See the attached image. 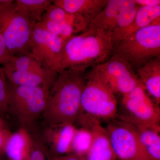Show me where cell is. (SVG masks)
<instances>
[{"mask_svg":"<svg viewBox=\"0 0 160 160\" xmlns=\"http://www.w3.org/2000/svg\"><path fill=\"white\" fill-rule=\"evenodd\" d=\"M86 68L74 67L60 72L52 86L42 116L48 126L73 125L81 108Z\"/></svg>","mask_w":160,"mask_h":160,"instance_id":"6da1fadb","label":"cell"},{"mask_svg":"<svg viewBox=\"0 0 160 160\" xmlns=\"http://www.w3.org/2000/svg\"><path fill=\"white\" fill-rule=\"evenodd\" d=\"M113 48L111 33L87 29L64 42L61 72L71 67L88 69L100 65L111 57Z\"/></svg>","mask_w":160,"mask_h":160,"instance_id":"7a4b0ae2","label":"cell"},{"mask_svg":"<svg viewBox=\"0 0 160 160\" xmlns=\"http://www.w3.org/2000/svg\"><path fill=\"white\" fill-rule=\"evenodd\" d=\"M112 55L125 61L133 70L160 57V24L150 25L124 38Z\"/></svg>","mask_w":160,"mask_h":160,"instance_id":"3957f363","label":"cell"},{"mask_svg":"<svg viewBox=\"0 0 160 160\" xmlns=\"http://www.w3.org/2000/svg\"><path fill=\"white\" fill-rule=\"evenodd\" d=\"M86 79L79 113L89 115L100 120L108 121L116 118L118 109L115 95L94 67L86 73Z\"/></svg>","mask_w":160,"mask_h":160,"instance_id":"277c9868","label":"cell"},{"mask_svg":"<svg viewBox=\"0 0 160 160\" xmlns=\"http://www.w3.org/2000/svg\"><path fill=\"white\" fill-rule=\"evenodd\" d=\"M9 112L16 116L23 127L31 126L46 108L50 87L8 84Z\"/></svg>","mask_w":160,"mask_h":160,"instance_id":"5b68a950","label":"cell"},{"mask_svg":"<svg viewBox=\"0 0 160 160\" xmlns=\"http://www.w3.org/2000/svg\"><path fill=\"white\" fill-rule=\"evenodd\" d=\"M34 25L18 11L15 2L0 6V32L11 55L30 53V43Z\"/></svg>","mask_w":160,"mask_h":160,"instance_id":"8992f818","label":"cell"},{"mask_svg":"<svg viewBox=\"0 0 160 160\" xmlns=\"http://www.w3.org/2000/svg\"><path fill=\"white\" fill-rule=\"evenodd\" d=\"M7 79L17 86L51 88L58 73L33 55L13 56L2 66Z\"/></svg>","mask_w":160,"mask_h":160,"instance_id":"52a82bcc","label":"cell"},{"mask_svg":"<svg viewBox=\"0 0 160 160\" xmlns=\"http://www.w3.org/2000/svg\"><path fill=\"white\" fill-rule=\"evenodd\" d=\"M121 110L116 118L133 125H160L159 107L149 97L142 84L122 96Z\"/></svg>","mask_w":160,"mask_h":160,"instance_id":"ba28073f","label":"cell"},{"mask_svg":"<svg viewBox=\"0 0 160 160\" xmlns=\"http://www.w3.org/2000/svg\"><path fill=\"white\" fill-rule=\"evenodd\" d=\"M139 8L134 0H109L88 29L111 33L114 47L118 43L120 35L131 24Z\"/></svg>","mask_w":160,"mask_h":160,"instance_id":"9c48e42d","label":"cell"},{"mask_svg":"<svg viewBox=\"0 0 160 160\" xmlns=\"http://www.w3.org/2000/svg\"><path fill=\"white\" fill-rule=\"evenodd\" d=\"M117 160H151L130 123L115 118L105 127Z\"/></svg>","mask_w":160,"mask_h":160,"instance_id":"30bf717a","label":"cell"},{"mask_svg":"<svg viewBox=\"0 0 160 160\" xmlns=\"http://www.w3.org/2000/svg\"><path fill=\"white\" fill-rule=\"evenodd\" d=\"M93 67L115 95L123 96L142 84L131 66L114 56Z\"/></svg>","mask_w":160,"mask_h":160,"instance_id":"8fae6325","label":"cell"},{"mask_svg":"<svg viewBox=\"0 0 160 160\" xmlns=\"http://www.w3.org/2000/svg\"><path fill=\"white\" fill-rule=\"evenodd\" d=\"M64 42L60 37L46 30L40 22L37 23L32 33L30 53L59 73Z\"/></svg>","mask_w":160,"mask_h":160,"instance_id":"7c38bea8","label":"cell"},{"mask_svg":"<svg viewBox=\"0 0 160 160\" xmlns=\"http://www.w3.org/2000/svg\"><path fill=\"white\" fill-rule=\"evenodd\" d=\"M76 122L91 133V145L83 156L85 160H117L105 127L101 120L85 113H79Z\"/></svg>","mask_w":160,"mask_h":160,"instance_id":"4fadbf2b","label":"cell"},{"mask_svg":"<svg viewBox=\"0 0 160 160\" xmlns=\"http://www.w3.org/2000/svg\"><path fill=\"white\" fill-rule=\"evenodd\" d=\"M76 129L70 124L48 126L44 136L55 156L71 153L72 144Z\"/></svg>","mask_w":160,"mask_h":160,"instance_id":"5bb4252c","label":"cell"},{"mask_svg":"<svg viewBox=\"0 0 160 160\" xmlns=\"http://www.w3.org/2000/svg\"><path fill=\"white\" fill-rule=\"evenodd\" d=\"M109 0H54L52 3L69 13L84 18L88 27L105 8Z\"/></svg>","mask_w":160,"mask_h":160,"instance_id":"9a60e30c","label":"cell"},{"mask_svg":"<svg viewBox=\"0 0 160 160\" xmlns=\"http://www.w3.org/2000/svg\"><path fill=\"white\" fill-rule=\"evenodd\" d=\"M138 76L146 91L158 105L160 103V57L152 59L137 70Z\"/></svg>","mask_w":160,"mask_h":160,"instance_id":"2e32d148","label":"cell"},{"mask_svg":"<svg viewBox=\"0 0 160 160\" xmlns=\"http://www.w3.org/2000/svg\"><path fill=\"white\" fill-rule=\"evenodd\" d=\"M33 138L22 127L12 133L6 145L5 155L8 160H26L31 150Z\"/></svg>","mask_w":160,"mask_h":160,"instance_id":"e0dca14e","label":"cell"},{"mask_svg":"<svg viewBox=\"0 0 160 160\" xmlns=\"http://www.w3.org/2000/svg\"><path fill=\"white\" fill-rule=\"evenodd\" d=\"M132 125L150 160H160V125Z\"/></svg>","mask_w":160,"mask_h":160,"instance_id":"ac0fdd59","label":"cell"},{"mask_svg":"<svg viewBox=\"0 0 160 160\" xmlns=\"http://www.w3.org/2000/svg\"><path fill=\"white\" fill-rule=\"evenodd\" d=\"M152 24H160V6L140 7L132 22L120 35L118 43L128 35Z\"/></svg>","mask_w":160,"mask_h":160,"instance_id":"d6986e66","label":"cell"},{"mask_svg":"<svg viewBox=\"0 0 160 160\" xmlns=\"http://www.w3.org/2000/svg\"><path fill=\"white\" fill-rule=\"evenodd\" d=\"M43 17L69 25L74 30L75 35L86 31L88 26L81 16L69 13L52 3L46 9Z\"/></svg>","mask_w":160,"mask_h":160,"instance_id":"ffe728a7","label":"cell"},{"mask_svg":"<svg viewBox=\"0 0 160 160\" xmlns=\"http://www.w3.org/2000/svg\"><path fill=\"white\" fill-rule=\"evenodd\" d=\"M16 8L33 24L39 23L51 0H16Z\"/></svg>","mask_w":160,"mask_h":160,"instance_id":"44dd1931","label":"cell"},{"mask_svg":"<svg viewBox=\"0 0 160 160\" xmlns=\"http://www.w3.org/2000/svg\"><path fill=\"white\" fill-rule=\"evenodd\" d=\"M92 136L90 132L85 128L76 129L72 144L71 153L84 156L91 145Z\"/></svg>","mask_w":160,"mask_h":160,"instance_id":"7402d4cb","label":"cell"},{"mask_svg":"<svg viewBox=\"0 0 160 160\" xmlns=\"http://www.w3.org/2000/svg\"><path fill=\"white\" fill-rule=\"evenodd\" d=\"M9 112V93L7 78L2 67L0 66V115Z\"/></svg>","mask_w":160,"mask_h":160,"instance_id":"603a6c76","label":"cell"},{"mask_svg":"<svg viewBox=\"0 0 160 160\" xmlns=\"http://www.w3.org/2000/svg\"><path fill=\"white\" fill-rule=\"evenodd\" d=\"M26 160H47L46 149L42 143L33 138L31 150Z\"/></svg>","mask_w":160,"mask_h":160,"instance_id":"cb8c5ba5","label":"cell"},{"mask_svg":"<svg viewBox=\"0 0 160 160\" xmlns=\"http://www.w3.org/2000/svg\"><path fill=\"white\" fill-rule=\"evenodd\" d=\"M13 57L8 51L5 39L0 32V66H2L9 62Z\"/></svg>","mask_w":160,"mask_h":160,"instance_id":"d4e9b609","label":"cell"},{"mask_svg":"<svg viewBox=\"0 0 160 160\" xmlns=\"http://www.w3.org/2000/svg\"><path fill=\"white\" fill-rule=\"evenodd\" d=\"M12 133L8 128L0 129V157L5 155L6 145Z\"/></svg>","mask_w":160,"mask_h":160,"instance_id":"484cf974","label":"cell"},{"mask_svg":"<svg viewBox=\"0 0 160 160\" xmlns=\"http://www.w3.org/2000/svg\"><path fill=\"white\" fill-rule=\"evenodd\" d=\"M51 160H85L83 156L69 153L65 155L54 156Z\"/></svg>","mask_w":160,"mask_h":160,"instance_id":"4316f807","label":"cell"},{"mask_svg":"<svg viewBox=\"0 0 160 160\" xmlns=\"http://www.w3.org/2000/svg\"><path fill=\"white\" fill-rule=\"evenodd\" d=\"M140 7L160 6V0H134Z\"/></svg>","mask_w":160,"mask_h":160,"instance_id":"83f0119b","label":"cell"},{"mask_svg":"<svg viewBox=\"0 0 160 160\" xmlns=\"http://www.w3.org/2000/svg\"><path fill=\"white\" fill-rule=\"evenodd\" d=\"M8 128L7 124L3 117L0 115V129H7Z\"/></svg>","mask_w":160,"mask_h":160,"instance_id":"f1b7e54d","label":"cell"},{"mask_svg":"<svg viewBox=\"0 0 160 160\" xmlns=\"http://www.w3.org/2000/svg\"><path fill=\"white\" fill-rule=\"evenodd\" d=\"M12 1V0H0V6L11 2Z\"/></svg>","mask_w":160,"mask_h":160,"instance_id":"f546056e","label":"cell"}]
</instances>
